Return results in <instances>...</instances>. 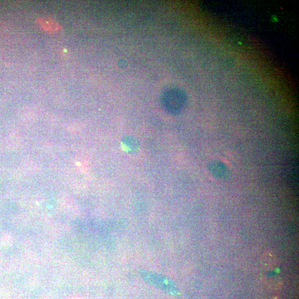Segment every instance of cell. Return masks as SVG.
I'll return each instance as SVG.
<instances>
[{
  "label": "cell",
  "mask_w": 299,
  "mask_h": 299,
  "mask_svg": "<svg viewBox=\"0 0 299 299\" xmlns=\"http://www.w3.org/2000/svg\"><path fill=\"white\" fill-rule=\"evenodd\" d=\"M39 23L46 31L55 32L60 28L56 21L48 18L42 19Z\"/></svg>",
  "instance_id": "obj_3"
},
{
  "label": "cell",
  "mask_w": 299,
  "mask_h": 299,
  "mask_svg": "<svg viewBox=\"0 0 299 299\" xmlns=\"http://www.w3.org/2000/svg\"><path fill=\"white\" fill-rule=\"evenodd\" d=\"M162 102L167 110L172 113L180 112L185 104V99L183 97L173 96L170 93H167L166 96H163Z\"/></svg>",
  "instance_id": "obj_1"
},
{
  "label": "cell",
  "mask_w": 299,
  "mask_h": 299,
  "mask_svg": "<svg viewBox=\"0 0 299 299\" xmlns=\"http://www.w3.org/2000/svg\"><path fill=\"white\" fill-rule=\"evenodd\" d=\"M263 260L265 265L268 268L275 267V264H276V262H273L275 261V259L271 254H267L265 257H263Z\"/></svg>",
  "instance_id": "obj_4"
},
{
  "label": "cell",
  "mask_w": 299,
  "mask_h": 299,
  "mask_svg": "<svg viewBox=\"0 0 299 299\" xmlns=\"http://www.w3.org/2000/svg\"><path fill=\"white\" fill-rule=\"evenodd\" d=\"M209 171L213 177L221 180L229 179L231 176L230 169L224 163L215 160L211 162L208 166Z\"/></svg>",
  "instance_id": "obj_2"
}]
</instances>
